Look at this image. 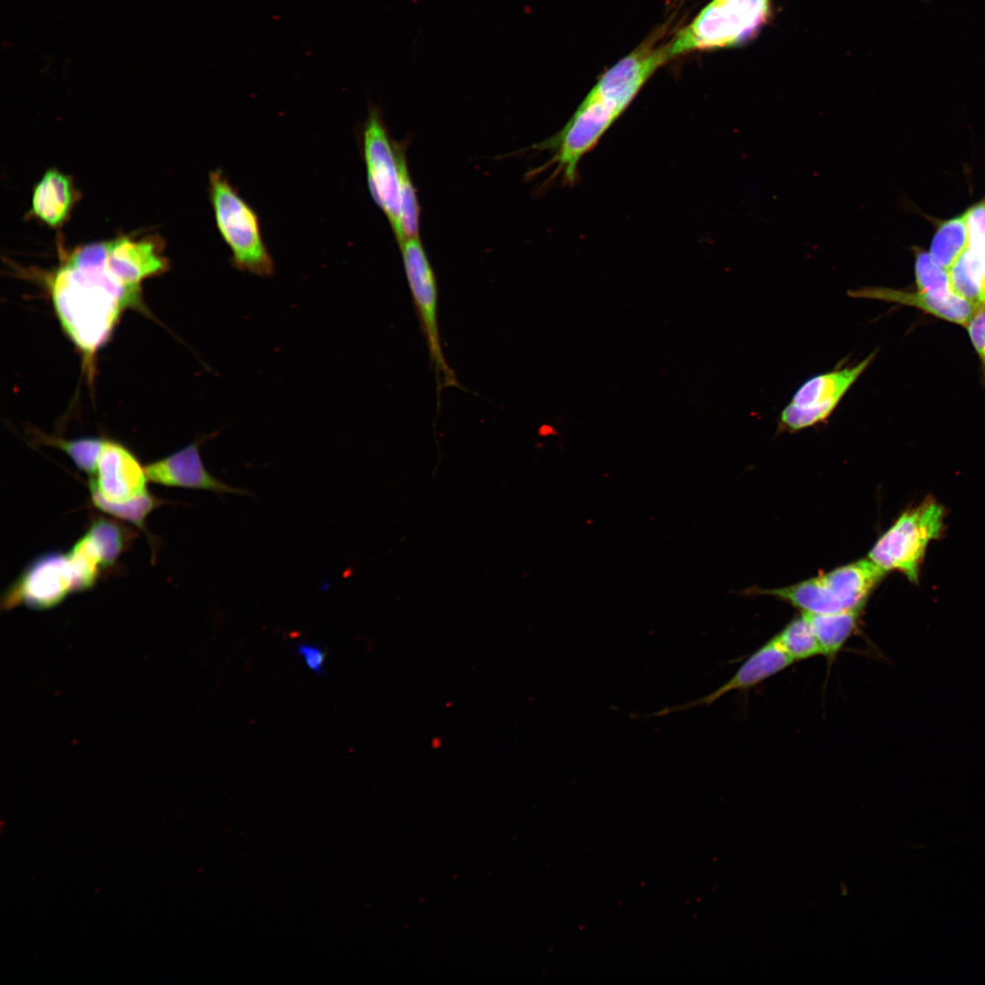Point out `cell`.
<instances>
[{
	"label": "cell",
	"mask_w": 985,
	"mask_h": 985,
	"mask_svg": "<svg viewBox=\"0 0 985 985\" xmlns=\"http://www.w3.org/2000/svg\"><path fill=\"white\" fill-rule=\"evenodd\" d=\"M201 443L202 441H196L144 466L148 481L165 486L207 491L219 495L231 493L251 496L248 490L225 483L206 469L200 453Z\"/></svg>",
	"instance_id": "11"
},
{
	"label": "cell",
	"mask_w": 985,
	"mask_h": 985,
	"mask_svg": "<svg viewBox=\"0 0 985 985\" xmlns=\"http://www.w3.org/2000/svg\"><path fill=\"white\" fill-rule=\"evenodd\" d=\"M74 592V574L67 553L49 551L26 565L3 594L1 606L5 609L19 605L47 609Z\"/></svg>",
	"instance_id": "9"
},
{
	"label": "cell",
	"mask_w": 985,
	"mask_h": 985,
	"mask_svg": "<svg viewBox=\"0 0 985 985\" xmlns=\"http://www.w3.org/2000/svg\"><path fill=\"white\" fill-rule=\"evenodd\" d=\"M772 1L712 0L669 43L671 58L690 51L730 47L747 41L768 20Z\"/></svg>",
	"instance_id": "5"
},
{
	"label": "cell",
	"mask_w": 985,
	"mask_h": 985,
	"mask_svg": "<svg viewBox=\"0 0 985 985\" xmlns=\"http://www.w3.org/2000/svg\"><path fill=\"white\" fill-rule=\"evenodd\" d=\"M362 140L368 191L389 220L399 244L400 191L396 148L377 109L368 111Z\"/></svg>",
	"instance_id": "8"
},
{
	"label": "cell",
	"mask_w": 985,
	"mask_h": 985,
	"mask_svg": "<svg viewBox=\"0 0 985 985\" xmlns=\"http://www.w3.org/2000/svg\"><path fill=\"white\" fill-rule=\"evenodd\" d=\"M158 235L120 236L109 241L107 268L124 285L140 290L141 282L168 269Z\"/></svg>",
	"instance_id": "14"
},
{
	"label": "cell",
	"mask_w": 985,
	"mask_h": 985,
	"mask_svg": "<svg viewBox=\"0 0 985 985\" xmlns=\"http://www.w3.org/2000/svg\"><path fill=\"white\" fill-rule=\"evenodd\" d=\"M67 555L73 569L75 592L92 588L103 566L91 539L83 534L67 552Z\"/></svg>",
	"instance_id": "24"
},
{
	"label": "cell",
	"mask_w": 985,
	"mask_h": 985,
	"mask_svg": "<svg viewBox=\"0 0 985 985\" xmlns=\"http://www.w3.org/2000/svg\"><path fill=\"white\" fill-rule=\"evenodd\" d=\"M400 251L408 285L428 346L438 388L458 387L456 376L443 355L438 322L437 281L419 236L406 238Z\"/></svg>",
	"instance_id": "7"
},
{
	"label": "cell",
	"mask_w": 985,
	"mask_h": 985,
	"mask_svg": "<svg viewBox=\"0 0 985 985\" xmlns=\"http://www.w3.org/2000/svg\"><path fill=\"white\" fill-rule=\"evenodd\" d=\"M670 58L669 44L657 47L648 39L599 78L565 125L536 146L551 151L555 176L569 185L576 181L581 160Z\"/></svg>",
	"instance_id": "2"
},
{
	"label": "cell",
	"mask_w": 985,
	"mask_h": 985,
	"mask_svg": "<svg viewBox=\"0 0 985 985\" xmlns=\"http://www.w3.org/2000/svg\"><path fill=\"white\" fill-rule=\"evenodd\" d=\"M847 294L855 298L874 299L914 306L965 327L978 311L973 304L956 294L946 298H939L920 291L910 293L881 286H866L849 290Z\"/></svg>",
	"instance_id": "15"
},
{
	"label": "cell",
	"mask_w": 985,
	"mask_h": 985,
	"mask_svg": "<svg viewBox=\"0 0 985 985\" xmlns=\"http://www.w3.org/2000/svg\"><path fill=\"white\" fill-rule=\"evenodd\" d=\"M400 191V232L399 245L409 237L419 236V202L401 146L395 144Z\"/></svg>",
	"instance_id": "25"
},
{
	"label": "cell",
	"mask_w": 985,
	"mask_h": 985,
	"mask_svg": "<svg viewBox=\"0 0 985 985\" xmlns=\"http://www.w3.org/2000/svg\"><path fill=\"white\" fill-rule=\"evenodd\" d=\"M773 638L794 662L822 656L819 643L803 615L789 622Z\"/></svg>",
	"instance_id": "23"
},
{
	"label": "cell",
	"mask_w": 985,
	"mask_h": 985,
	"mask_svg": "<svg viewBox=\"0 0 985 985\" xmlns=\"http://www.w3.org/2000/svg\"><path fill=\"white\" fill-rule=\"evenodd\" d=\"M793 662L794 661L772 637L769 641L749 656L738 668L733 676L714 691L694 700L663 708L650 715L666 716L675 712L686 711L694 708L708 707L727 693L731 691H743L762 683L767 679L784 670Z\"/></svg>",
	"instance_id": "13"
},
{
	"label": "cell",
	"mask_w": 985,
	"mask_h": 985,
	"mask_svg": "<svg viewBox=\"0 0 985 985\" xmlns=\"http://www.w3.org/2000/svg\"><path fill=\"white\" fill-rule=\"evenodd\" d=\"M297 654L311 671L322 676L325 672L326 652L318 646L301 643L296 648Z\"/></svg>",
	"instance_id": "28"
},
{
	"label": "cell",
	"mask_w": 985,
	"mask_h": 985,
	"mask_svg": "<svg viewBox=\"0 0 985 985\" xmlns=\"http://www.w3.org/2000/svg\"><path fill=\"white\" fill-rule=\"evenodd\" d=\"M109 242L63 252L47 276L61 326L88 363L109 339L120 313L140 306V290L120 283L107 268Z\"/></svg>",
	"instance_id": "1"
},
{
	"label": "cell",
	"mask_w": 985,
	"mask_h": 985,
	"mask_svg": "<svg viewBox=\"0 0 985 985\" xmlns=\"http://www.w3.org/2000/svg\"><path fill=\"white\" fill-rule=\"evenodd\" d=\"M209 194L216 228L231 252L233 266L258 276L273 275L275 262L258 215L220 169L209 173Z\"/></svg>",
	"instance_id": "3"
},
{
	"label": "cell",
	"mask_w": 985,
	"mask_h": 985,
	"mask_svg": "<svg viewBox=\"0 0 985 985\" xmlns=\"http://www.w3.org/2000/svg\"><path fill=\"white\" fill-rule=\"evenodd\" d=\"M42 444L56 447L65 452L82 472L94 475L98 458L105 443V439L98 437L65 440L39 433L36 436Z\"/></svg>",
	"instance_id": "22"
},
{
	"label": "cell",
	"mask_w": 985,
	"mask_h": 985,
	"mask_svg": "<svg viewBox=\"0 0 985 985\" xmlns=\"http://www.w3.org/2000/svg\"><path fill=\"white\" fill-rule=\"evenodd\" d=\"M945 510L933 499L905 511L868 554L885 572L897 570L917 584L928 545L944 527Z\"/></svg>",
	"instance_id": "6"
},
{
	"label": "cell",
	"mask_w": 985,
	"mask_h": 985,
	"mask_svg": "<svg viewBox=\"0 0 985 985\" xmlns=\"http://www.w3.org/2000/svg\"><path fill=\"white\" fill-rule=\"evenodd\" d=\"M886 573L867 558L789 586L753 592L780 598L802 613H832L864 607Z\"/></svg>",
	"instance_id": "4"
},
{
	"label": "cell",
	"mask_w": 985,
	"mask_h": 985,
	"mask_svg": "<svg viewBox=\"0 0 985 985\" xmlns=\"http://www.w3.org/2000/svg\"><path fill=\"white\" fill-rule=\"evenodd\" d=\"M949 272L954 293L973 304L978 310L985 308V273L969 247Z\"/></svg>",
	"instance_id": "19"
},
{
	"label": "cell",
	"mask_w": 985,
	"mask_h": 985,
	"mask_svg": "<svg viewBox=\"0 0 985 985\" xmlns=\"http://www.w3.org/2000/svg\"><path fill=\"white\" fill-rule=\"evenodd\" d=\"M147 475L136 456L124 445L106 440L89 489L109 502H125L147 491Z\"/></svg>",
	"instance_id": "12"
},
{
	"label": "cell",
	"mask_w": 985,
	"mask_h": 985,
	"mask_svg": "<svg viewBox=\"0 0 985 985\" xmlns=\"http://www.w3.org/2000/svg\"><path fill=\"white\" fill-rule=\"evenodd\" d=\"M86 534L95 544L103 568L113 565L124 552L130 539V533L114 520L98 517L94 519Z\"/></svg>",
	"instance_id": "21"
},
{
	"label": "cell",
	"mask_w": 985,
	"mask_h": 985,
	"mask_svg": "<svg viewBox=\"0 0 985 985\" xmlns=\"http://www.w3.org/2000/svg\"><path fill=\"white\" fill-rule=\"evenodd\" d=\"M78 199L70 176L57 169L47 170L34 187L29 216L51 228H58L69 218Z\"/></svg>",
	"instance_id": "16"
},
{
	"label": "cell",
	"mask_w": 985,
	"mask_h": 985,
	"mask_svg": "<svg viewBox=\"0 0 985 985\" xmlns=\"http://www.w3.org/2000/svg\"><path fill=\"white\" fill-rule=\"evenodd\" d=\"M870 354L854 367L818 374L804 382L781 413L788 430H799L826 420L875 358Z\"/></svg>",
	"instance_id": "10"
},
{
	"label": "cell",
	"mask_w": 985,
	"mask_h": 985,
	"mask_svg": "<svg viewBox=\"0 0 985 985\" xmlns=\"http://www.w3.org/2000/svg\"><path fill=\"white\" fill-rule=\"evenodd\" d=\"M915 276L918 291L939 298L955 295L949 270L935 264L928 253L920 249L915 253Z\"/></svg>",
	"instance_id": "26"
},
{
	"label": "cell",
	"mask_w": 985,
	"mask_h": 985,
	"mask_svg": "<svg viewBox=\"0 0 985 985\" xmlns=\"http://www.w3.org/2000/svg\"><path fill=\"white\" fill-rule=\"evenodd\" d=\"M89 491L91 502L97 509L132 524L146 534L150 543L152 542V537L147 531L145 520L155 508L161 504V499L146 492L129 501L115 503L106 500L94 489H89Z\"/></svg>",
	"instance_id": "20"
},
{
	"label": "cell",
	"mask_w": 985,
	"mask_h": 985,
	"mask_svg": "<svg viewBox=\"0 0 985 985\" xmlns=\"http://www.w3.org/2000/svg\"><path fill=\"white\" fill-rule=\"evenodd\" d=\"M969 244L965 214L946 220L937 228L928 254L938 265L949 270Z\"/></svg>",
	"instance_id": "18"
},
{
	"label": "cell",
	"mask_w": 985,
	"mask_h": 985,
	"mask_svg": "<svg viewBox=\"0 0 985 985\" xmlns=\"http://www.w3.org/2000/svg\"><path fill=\"white\" fill-rule=\"evenodd\" d=\"M863 607L832 613H802L809 623L822 650L830 659L836 657L857 626Z\"/></svg>",
	"instance_id": "17"
},
{
	"label": "cell",
	"mask_w": 985,
	"mask_h": 985,
	"mask_svg": "<svg viewBox=\"0 0 985 985\" xmlns=\"http://www.w3.org/2000/svg\"><path fill=\"white\" fill-rule=\"evenodd\" d=\"M969 335L982 364L985 377V308L978 310L968 327Z\"/></svg>",
	"instance_id": "27"
}]
</instances>
